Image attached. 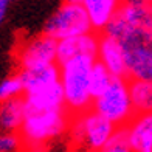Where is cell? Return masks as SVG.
<instances>
[{
  "label": "cell",
  "instance_id": "cell-1",
  "mask_svg": "<svg viewBox=\"0 0 152 152\" xmlns=\"http://www.w3.org/2000/svg\"><path fill=\"white\" fill-rule=\"evenodd\" d=\"M121 44L126 61V78L152 82V31L127 26L121 19L113 17L104 30Z\"/></svg>",
  "mask_w": 152,
  "mask_h": 152
},
{
  "label": "cell",
  "instance_id": "cell-2",
  "mask_svg": "<svg viewBox=\"0 0 152 152\" xmlns=\"http://www.w3.org/2000/svg\"><path fill=\"white\" fill-rule=\"evenodd\" d=\"M95 58L76 56L59 64V81L64 95V106L70 116L92 110L93 95L90 90V73Z\"/></svg>",
  "mask_w": 152,
  "mask_h": 152
},
{
  "label": "cell",
  "instance_id": "cell-3",
  "mask_svg": "<svg viewBox=\"0 0 152 152\" xmlns=\"http://www.w3.org/2000/svg\"><path fill=\"white\" fill-rule=\"evenodd\" d=\"M70 118L67 109L26 113L19 130L23 148H45L50 141L67 134Z\"/></svg>",
  "mask_w": 152,
  "mask_h": 152
},
{
  "label": "cell",
  "instance_id": "cell-4",
  "mask_svg": "<svg viewBox=\"0 0 152 152\" xmlns=\"http://www.w3.org/2000/svg\"><path fill=\"white\" fill-rule=\"evenodd\" d=\"M115 132L113 124L93 110L72 116L67 130L72 144L81 152H101Z\"/></svg>",
  "mask_w": 152,
  "mask_h": 152
},
{
  "label": "cell",
  "instance_id": "cell-5",
  "mask_svg": "<svg viewBox=\"0 0 152 152\" xmlns=\"http://www.w3.org/2000/svg\"><path fill=\"white\" fill-rule=\"evenodd\" d=\"M92 110L104 120L110 121L116 129L126 127L135 118L134 106L129 95V79L113 78L106 90L93 98Z\"/></svg>",
  "mask_w": 152,
  "mask_h": 152
},
{
  "label": "cell",
  "instance_id": "cell-6",
  "mask_svg": "<svg viewBox=\"0 0 152 152\" xmlns=\"http://www.w3.org/2000/svg\"><path fill=\"white\" fill-rule=\"evenodd\" d=\"M92 23L82 5L64 2L51 14L44 26V34L54 40H64L92 33Z\"/></svg>",
  "mask_w": 152,
  "mask_h": 152
},
{
  "label": "cell",
  "instance_id": "cell-7",
  "mask_svg": "<svg viewBox=\"0 0 152 152\" xmlns=\"http://www.w3.org/2000/svg\"><path fill=\"white\" fill-rule=\"evenodd\" d=\"M58 40L47 34L22 40L16 48V64L19 72L58 64Z\"/></svg>",
  "mask_w": 152,
  "mask_h": 152
},
{
  "label": "cell",
  "instance_id": "cell-8",
  "mask_svg": "<svg viewBox=\"0 0 152 152\" xmlns=\"http://www.w3.org/2000/svg\"><path fill=\"white\" fill-rule=\"evenodd\" d=\"M101 33H87L78 37H70L58 42V65L76 56H90L96 59Z\"/></svg>",
  "mask_w": 152,
  "mask_h": 152
},
{
  "label": "cell",
  "instance_id": "cell-9",
  "mask_svg": "<svg viewBox=\"0 0 152 152\" xmlns=\"http://www.w3.org/2000/svg\"><path fill=\"white\" fill-rule=\"evenodd\" d=\"M96 61L101 62L113 78H126V75H127L126 61H124L121 44L115 37L109 36L106 33L99 34V45H98Z\"/></svg>",
  "mask_w": 152,
  "mask_h": 152
},
{
  "label": "cell",
  "instance_id": "cell-10",
  "mask_svg": "<svg viewBox=\"0 0 152 152\" xmlns=\"http://www.w3.org/2000/svg\"><path fill=\"white\" fill-rule=\"evenodd\" d=\"M115 16L127 26L152 31V0H121Z\"/></svg>",
  "mask_w": 152,
  "mask_h": 152
},
{
  "label": "cell",
  "instance_id": "cell-11",
  "mask_svg": "<svg viewBox=\"0 0 152 152\" xmlns=\"http://www.w3.org/2000/svg\"><path fill=\"white\" fill-rule=\"evenodd\" d=\"M124 129L134 152H152V113L135 115Z\"/></svg>",
  "mask_w": 152,
  "mask_h": 152
},
{
  "label": "cell",
  "instance_id": "cell-12",
  "mask_svg": "<svg viewBox=\"0 0 152 152\" xmlns=\"http://www.w3.org/2000/svg\"><path fill=\"white\" fill-rule=\"evenodd\" d=\"M23 99H25L26 113L65 109L61 82L56 86L48 87V88H44V90L34 92V93H26V95H23Z\"/></svg>",
  "mask_w": 152,
  "mask_h": 152
},
{
  "label": "cell",
  "instance_id": "cell-13",
  "mask_svg": "<svg viewBox=\"0 0 152 152\" xmlns=\"http://www.w3.org/2000/svg\"><path fill=\"white\" fill-rule=\"evenodd\" d=\"M17 75L23 86V95L44 90V88H48L61 82L58 64L33 68V70H22V72H17Z\"/></svg>",
  "mask_w": 152,
  "mask_h": 152
},
{
  "label": "cell",
  "instance_id": "cell-14",
  "mask_svg": "<svg viewBox=\"0 0 152 152\" xmlns=\"http://www.w3.org/2000/svg\"><path fill=\"white\" fill-rule=\"evenodd\" d=\"M120 0H82V6L88 16L92 28L96 33H104L107 25L118 12Z\"/></svg>",
  "mask_w": 152,
  "mask_h": 152
},
{
  "label": "cell",
  "instance_id": "cell-15",
  "mask_svg": "<svg viewBox=\"0 0 152 152\" xmlns=\"http://www.w3.org/2000/svg\"><path fill=\"white\" fill-rule=\"evenodd\" d=\"M26 115L23 96L0 102V132H19Z\"/></svg>",
  "mask_w": 152,
  "mask_h": 152
},
{
  "label": "cell",
  "instance_id": "cell-16",
  "mask_svg": "<svg viewBox=\"0 0 152 152\" xmlns=\"http://www.w3.org/2000/svg\"><path fill=\"white\" fill-rule=\"evenodd\" d=\"M129 95L135 115L152 113V82L141 79L129 81Z\"/></svg>",
  "mask_w": 152,
  "mask_h": 152
},
{
  "label": "cell",
  "instance_id": "cell-17",
  "mask_svg": "<svg viewBox=\"0 0 152 152\" xmlns=\"http://www.w3.org/2000/svg\"><path fill=\"white\" fill-rule=\"evenodd\" d=\"M113 76L109 73V70L101 64V62L96 61L93 64L92 73H90V90L93 98H96L99 93H102L109 87V84L112 82Z\"/></svg>",
  "mask_w": 152,
  "mask_h": 152
},
{
  "label": "cell",
  "instance_id": "cell-18",
  "mask_svg": "<svg viewBox=\"0 0 152 152\" xmlns=\"http://www.w3.org/2000/svg\"><path fill=\"white\" fill-rule=\"evenodd\" d=\"M19 96H23V86L19 75L16 73L0 82V102L12 98H19Z\"/></svg>",
  "mask_w": 152,
  "mask_h": 152
},
{
  "label": "cell",
  "instance_id": "cell-19",
  "mask_svg": "<svg viewBox=\"0 0 152 152\" xmlns=\"http://www.w3.org/2000/svg\"><path fill=\"white\" fill-rule=\"evenodd\" d=\"M101 152H134L129 146L127 141V134L126 129H116V132L113 134V137L110 138V141L107 143V146L102 149Z\"/></svg>",
  "mask_w": 152,
  "mask_h": 152
},
{
  "label": "cell",
  "instance_id": "cell-20",
  "mask_svg": "<svg viewBox=\"0 0 152 152\" xmlns=\"http://www.w3.org/2000/svg\"><path fill=\"white\" fill-rule=\"evenodd\" d=\"M19 132H0V152H23Z\"/></svg>",
  "mask_w": 152,
  "mask_h": 152
},
{
  "label": "cell",
  "instance_id": "cell-21",
  "mask_svg": "<svg viewBox=\"0 0 152 152\" xmlns=\"http://www.w3.org/2000/svg\"><path fill=\"white\" fill-rule=\"evenodd\" d=\"M11 2H12V0H0V25H2V22L5 20L6 11H8Z\"/></svg>",
  "mask_w": 152,
  "mask_h": 152
},
{
  "label": "cell",
  "instance_id": "cell-22",
  "mask_svg": "<svg viewBox=\"0 0 152 152\" xmlns=\"http://www.w3.org/2000/svg\"><path fill=\"white\" fill-rule=\"evenodd\" d=\"M23 152H47L45 148H30V149H25Z\"/></svg>",
  "mask_w": 152,
  "mask_h": 152
},
{
  "label": "cell",
  "instance_id": "cell-23",
  "mask_svg": "<svg viewBox=\"0 0 152 152\" xmlns=\"http://www.w3.org/2000/svg\"><path fill=\"white\" fill-rule=\"evenodd\" d=\"M64 2H67V3H78V5H81V3H82V0H64Z\"/></svg>",
  "mask_w": 152,
  "mask_h": 152
},
{
  "label": "cell",
  "instance_id": "cell-24",
  "mask_svg": "<svg viewBox=\"0 0 152 152\" xmlns=\"http://www.w3.org/2000/svg\"><path fill=\"white\" fill-rule=\"evenodd\" d=\"M120 2H121V0H120Z\"/></svg>",
  "mask_w": 152,
  "mask_h": 152
}]
</instances>
